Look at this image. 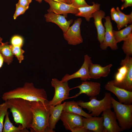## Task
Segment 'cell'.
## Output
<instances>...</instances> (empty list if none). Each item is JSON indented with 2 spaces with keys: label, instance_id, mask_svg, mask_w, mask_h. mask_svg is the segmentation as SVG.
Listing matches in <instances>:
<instances>
[{
  "label": "cell",
  "instance_id": "52a82bcc",
  "mask_svg": "<svg viewBox=\"0 0 132 132\" xmlns=\"http://www.w3.org/2000/svg\"><path fill=\"white\" fill-rule=\"evenodd\" d=\"M51 84L55 88V93L52 99L48 102L49 105L55 106L68 99L70 89L68 82H63L56 78H53L52 79Z\"/></svg>",
  "mask_w": 132,
  "mask_h": 132
},
{
  "label": "cell",
  "instance_id": "8d00e7d4",
  "mask_svg": "<svg viewBox=\"0 0 132 132\" xmlns=\"http://www.w3.org/2000/svg\"><path fill=\"white\" fill-rule=\"evenodd\" d=\"M3 62L4 61L3 59L0 54V68H1L2 66L3 65Z\"/></svg>",
  "mask_w": 132,
  "mask_h": 132
},
{
  "label": "cell",
  "instance_id": "44dd1931",
  "mask_svg": "<svg viewBox=\"0 0 132 132\" xmlns=\"http://www.w3.org/2000/svg\"><path fill=\"white\" fill-rule=\"evenodd\" d=\"M92 5L83 6L77 8L78 12L75 15L77 16L83 17L85 18L88 22L90 21L92 18V15L95 12L100 10V4L92 2Z\"/></svg>",
  "mask_w": 132,
  "mask_h": 132
},
{
  "label": "cell",
  "instance_id": "83f0119b",
  "mask_svg": "<svg viewBox=\"0 0 132 132\" xmlns=\"http://www.w3.org/2000/svg\"><path fill=\"white\" fill-rule=\"evenodd\" d=\"M122 49L126 55L131 56L132 55V33L123 41Z\"/></svg>",
  "mask_w": 132,
  "mask_h": 132
},
{
  "label": "cell",
  "instance_id": "e575fe53",
  "mask_svg": "<svg viewBox=\"0 0 132 132\" xmlns=\"http://www.w3.org/2000/svg\"><path fill=\"white\" fill-rule=\"evenodd\" d=\"M122 2H124V3L121 6V9L123 10L128 7L132 6V0H121Z\"/></svg>",
  "mask_w": 132,
  "mask_h": 132
},
{
  "label": "cell",
  "instance_id": "6da1fadb",
  "mask_svg": "<svg viewBox=\"0 0 132 132\" xmlns=\"http://www.w3.org/2000/svg\"><path fill=\"white\" fill-rule=\"evenodd\" d=\"M1 98L5 101L14 98H21L30 102L40 101L44 103L48 101L44 89L37 88L33 83L28 82L25 83L22 87L4 93Z\"/></svg>",
  "mask_w": 132,
  "mask_h": 132
},
{
  "label": "cell",
  "instance_id": "d4e9b609",
  "mask_svg": "<svg viewBox=\"0 0 132 132\" xmlns=\"http://www.w3.org/2000/svg\"><path fill=\"white\" fill-rule=\"evenodd\" d=\"M132 24H131L125 28L121 30H113L114 37L116 43L124 41L132 33Z\"/></svg>",
  "mask_w": 132,
  "mask_h": 132
},
{
  "label": "cell",
  "instance_id": "8992f818",
  "mask_svg": "<svg viewBox=\"0 0 132 132\" xmlns=\"http://www.w3.org/2000/svg\"><path fill=\"white\" fill-rule=\"evenodd\" d=\"M82 117L79 115L63 111L60 119L65 129L72 132H88L83 126Z\"/></svg>",
  "mask_w": 132,
  "mask_h": 132
},
{
  "label": "cell",
  "instance_id": "30bf717a",
  "mask_svg": "<svg viewBox=\"0 0 132 132\" xmlns=\"http://www.w3.org/2000/svg\"><path fill=\"white\" fill-rule=\"evenodd\" d=\"M104 18L105 21L104 23L105 34L103 41L100 44V48L103 50H106L108 47H110L113 50H117L118 47L114 37L110 17L107 16L105 17Z\"/></svg>",
  "mask_w": 132,
  "mask_h": 132
},
{
  "label": "cell",
  "instance_id": "e0dca14e",
  "mask_svg": "<svg viewBox=\"0 0 132 132\" xmlns=\"http://www.w3.org/2000/svg\"><path fill=\"white\" fill-rule=\"evenodd\" d=\"M103 121L102 116H92L89 118L82 117L83 126L89 132H103Z\"/></svg>",
  "mask_w": 132,
  "mask_h": 132
},
{
  "label": "cell",
  "instance_id": "f35d334b",
  "mask_svg": "<svg viewBox=\"0 0 132 132\" xmlns=\"http://www.w3.org/2000/svg\"><path fill=\"white\" fill-rule=\"evenodd\" d=\"M66 3L68 4H71V0H66Z\"/></svg>",
  "mask_w": 132,
  "mask_h": 132
},
{
  "label": "cell",
  "instance_id": "603a6c76",
  "mask_svg": "<svg viewBox=\"0 0 132 132\" xmlns=\"http://www.w3.org/2000/svg\"><path fill=\"white\" fill-rule=\"evenodd\" d=\"M0 54L4 62L8 65L12 62L14 55L12 52L11 44H9L8 43L2 42L0 44Z\"/></svg>",
  "mask_w": 132,
  "mask_h": 132
},
{
  "label": "cell",
  "instance_id": "9c48e42d",
  "mask_svg": "<svg viewBox=\"0 0 132 132\" xmlns=\"http://www.w3.org/2000/svg\"><path fill=\"white\" fill-rule=\"evenodd\" d=\"M49 5L50 7L47 10L48 12L63 14L65 18L67 17V14L72 13L75 15L78 12L77 8L74 7L71 4H68L52 0H44Z\"/></svg>",
  "mask_w": 132,
  "mask_h": 132
},
{
  "label": "cell",
  "instance_id": "7a4b0ae2",
  "mask_svg": "<svg viewBox=\"0 0 132 132\" xmlns=\"http://www.w3.org/2000/svg\"><path fill=\"white\" fill-rule=\"evenodd\" d=\"M48 101L44 103L40 101L30 102L33 114L32 122L29 126L31 132H49L51 106L48 104Z\"/></svg>",
  "mask_w": 132,
  "mask_h": 132
},
{
  "label": "cell",
  "instance_id": "4dcf8cb0",
  "mask_svg": "<svg viewBox=\"0 0 132 132\" xmlns=\"http://www.w3.org/2000/svg\"><path fill=\"white\" fill-rule=\"evenodd\" d=\"M10 42L11 45L12 46L22 47L24 43V39L20 36L15 35L12 37Z\"/></svg>",
  "mask_w": 132,
  "mask_h": 132
},
{
  "label": "cell",
  "instance_id": "1f68e13d",
  "mask_svg": "<svg viewBox=\"0 0 132 132\" xmlns=\"http://www.w3.org/2000/svg\"><path fill=\"white\" fill-rule=\"evenodd\" d=\"M29 7H25L19 5L17 3L16 4V10L13 17L15 20L19 16L24 14Z\"/></svg>",
  "mask_w": 132,
  "mask_h": 132
},
{
  "label": "cell",
  "instance_id": "ba28073f",
  "mask_svg": "<svg viewBox=\"0 0 132 132\" xmlns=\"http://www.w3.org/2000/svg\"><path fill=\"white\" fill-rule=\"evenodd\" d=\"M82 22L81 18L77 19L67 31L63 33L64 38L69 44L75 45L83 43L80 27Z\"/></svg>",
  "mask_w": 132,
  "mask_h": 132
},
{
  "label": "cell",
  "instance_id": "4316f807",
  "mask_svg": "<svg viewBox=\"0 0 132 132\" xmlns=\"http://www.w3.org/2000/svg\"><path fill=\"white\" fill-rule=\"evenodd\" d=\"M118 69V71L115 76L114 79L113 80L114 84L120 83L121 82L124 78L127 72V68L124 65L121 66Z\"/></svg>",
  "mask_w": 132,
  "mask_h": 132
},
{
  "label": "cell",
  "instance_id": "5bb4252c",
  "mask_svg": "<svg viewBox=\"0 0 132 132\" xmlns=\"http://www.w3.org/2000/svg\"><path fill=\"white\" fill-rule=\"evenodd\" d=\"M77 88L79 89V92L68 99L76 98L82 94H85L89 97H95L100 92L101 85L99 83L96 82L83 81L80 85L70 88V89Z\"/></svg>",
  "mask_w": 132,
  "mask_h": 132
},
{
  "label": "cell",
  "instance_id": "7402d4cb",
  "mask_svg": "<svg viewBox=\"0 0 132 132\" xmlns=\"http://www.w3.org/2000/svg\"><path fill=\"white\" fill-rule=\"evenodd\" d=\"M82 108L77 102L73 100L66 102L63 110L67 112L77 114L86 118L92 117L90 114L84 111Z\"/></svg>",
  "mask_w": 132,
  "mask_h": 132
},
{
  "label": "cell",
  "instance_id": "d6986e66",
  "mask_svg": "<svg viewBox=\"0 0 132 132\" xmlns=\"http://www.w3.org/2000/svg\"><path fill=\"white\" fill-rule=\"evenodd\" d=\"M105 15L104 11L100 10L93 14L92 16L97 30V39L100 44L103 42L104 37L105 28L103 24L102 20L104 18Z\"/></svg>",
  "mask_w": 132,
  "mask_h": 132
},
{
  "label": "cell",
  "instance_id": "cb8c5ba5",
  "mask_svg": "<svg viewBox=\"0 0 132 132\" xmlns=\"http://www.w3.org/2000/svg\"><path fill=\"white\" fill-rule=\"evenodd\" d=\"M9 114L8 111L6 115L3 132H29L27 129L24 128L21 124L18 127H16L13 125L10 120Z\"/></svg>",
  "mask_w": 132,
  "mask_h": 132
},
{
  "label": "cell",
  "instance_id": "9a60e30c",
  "mask_svg": "<svg viewBox=\"0 0 132 132\" xmlns=\"http://www.w3.org/2000/svg\"><path fill=\"white\" fill-rule=\"evenodd\" d=\"M120 64L121 66L124 65L127 66V74L121 82L114 84L117 87L132 92V57L126 55L125 58L121 60Z\"/></svg>",
  "mask_w": 132,
  "mask_h": 132
},
{
  "label": "cell",
  "instance_id": "f1b7e54d",
  "mask_svg": "<svg viewBox=\"0 0 132 132\" xmlns=\"http://www.w3.org/2000/svg\"><path fill=\"white\" fill-rule=\"evenodd\" d=\"M8 109L9 106L7 101L0 104V132H2L4 120Z\"/></svg>",
  "mask_w": 132,
  "mask_h": 132
},
{
  "label": "cell",
  "instance_id": "5b68a950",
  "mask_svg": "<svg viewBox=\"0 0 132 132\" xmlns=\"http://www.w3.org/2000/svg\"><path fill=\"white\" fill-rule=\"evenodd\" d=\"M114 109L118 124L123 130H129L132 127V105L120 103L112 97L111 99Z\"/></svg>",
  "mask_w": 132,
  "mask_h": 132
},
{
  "label": "cell",
  "instance_id": "277c9868",
  "mask_svg": "<svg viewBox=\"0 0 132 132\" xmlns=\"http://www.w3.org/2000/svg\"><path fill=\"white\" fill-rule=\"evenodd\" d=\"M112 97L110 93L106 92L104 98L98 100L95 97H90V100L84 102L81 100L77 101V104L82 108L86 109L92 116H98L104 110L112 108Z\"/></svg>",
  "mask_w": 132,
  "mask_h": 132
},
{
  "label": "cell",
  "instance_id": "74e56055",
  "mask_svg": "<svg viewBox=\"0 0 132 132\" xmlns=\"http://www.w3.org/2000/svg\"><path fill=\"white\" fill-rule=\"evenodd\" d=\"M59 2L67 3L66 0H52Z\"/></svg>",
  "mask_w": 132,
  "mask_h": 132
},
{
  "label": "cell",
  "instance_id": "484cf974",
  "mask_svg": "<svg viewBox=\"0 0 132 132\" xmlns=\"http://www.w3.org/2000/svg\"><path fill=\"white\" fill-rule=\"evenodd\" d=\"M116 10L118 12L119 16L118 23L117 24L118 30H119L124 26H126L132 22V12L128 15L126 14L121 11L118 7H116Z\"/></svg>",
  "mask_w": 132,
  "mask_h": 132
},
{
  "label": "cell",
  "instance_id": "7c38bea8",
  "mask_svg": "<svg viewBox=\"0 0 132 132\" xmlns=\"http://www.w3.org/2000/svg\"><path fill=\"white\" fill-rule=\"evenodd\" d=\"M105 89L115 94L119 102L128 105L132 103V92L126 90L115 86L113 80L108 82L105 85Z\"/></svg>",
  "mask_w": 132,
  "mask_h": 132
},
{
  "label": "cell",
  "instance_id": "4fadbf2b",
  "mask_svg": "<svg viewBox=\"0 0 132 132\" xmlns=\"http://www.w3.org/2000/svg\"><path fill=\"white\" fill-rule=\"evenodd\" d=\"M91 58L87 54L84 56L83 63L80 68L75 73L69 75L66 74L63 77L61 80L63 82H68L71 79L77 78H80L83 81L91 79L89 75L88 66L89 64L91 62Z\"/></svg>",
  "mask_w": 132,
  "mask_h": 132
},
{
  "label": "cell",
  "instance_id": "d6a6232c",
  "mask_svg": "<svg viewBox=\"0 0 132 132\" xmlns=\"http://www.w3.org/2000/svg\"><path fill=\"white\" fill-rule=\"evenodd\" d=\"M71 4L77 8L83 6L89 5L85 0H71Z\"/></svg>",
  "mask_w": 132,
  "mask_h": 132
},
{
  "label": "cell",
  "instance_id": "ffe728a7",
  "mask_svg": "<svg viewBox=\"0 0 132 132\" xmlns=\"http://www.w3.org/2000/svg\"><path fill=\"white\" fill-rule=\"evenodd\" d=\"M66 102L55 106H50V114L49 121V132H55L54 129L60 118Z\"/></svg>",
  "mask_w": 132,
  "mask_h": 132
},
{
  "label": "cell",
  "instance_id": "d590c367",
  "mask_svg": "<svg viewBox=\"0 0 132 132\" xmlns=\"http://www.w3.org/2000/svg\"><path fill=\"white\" fill-rule=\"evenodd\" d=\"M32 1V0H19L17 3L21 6L26 7H29Z\"/></svg>",
  "mask_w": 132,
  "mask_h": 132
},
{
  "label": "cell",
  "instance_id": "ab89813d",
  "mask_svg": "<svg viewBox=\"0 0 132 132\" xmlns=\"http://www.w3.org/2000/svg\"><path fill=\"white\" fill-rule=\"evenodd\" d=\"M2 38L0 36V44L2 42Z\"/></svg>",
  "mask_w": 132,
  "mask_h": 132
},
{
  "label": "cell",
  "instance_id": "836d02e7",
  "mask_svg": "<svg viewBox=\"0 0 132 132\" xmlns=\"http://www.w3.org/2000/svg\"><path fill=\"white\" fill-rule=\"evenodd\" d=\"M111 19L114 21L117 24L119 20V16L118 12L114 7L112 8L110 11Z\"/></svg>",
  "mask_w": 132,
  "mask_h": 132
},
{
  "label": "cell",
  "instance_id": "8fae6325",
  "mask_svg": "<svg viewBox=\"0 0 132 132\" xmlns=\"http://www.w3.org/2000/svg\"><path fill=\"white\" fill-rule=\"evenodd\" d=\"M103 118V132H120L124 131L117 121L115 113L111 108L107 109L102 112Z\"/></svg>",
  "mask_w": 132,
  "mask_h": 132
},
{
  "label": "cell",
  "instance_id": "3957f363",
  "mask_svg": "<svg viewBox=\"0 0 132 132\" xmlns=\"http://www.w3.org/2000/svg\"><path fill=\"white\" fill-rule=\"evenodd\" d=\"M6 101L15 123L20 124L24 129L29 128L33 118L31 102L19 98Z\"/></svg>",
  "mask_w": 132,
  "mask_h": 132
},
{
  "label": "cell",
  "instance_id": "ac0fdd59",
  "mask_svg": "<svg viewBox=\"0 0 132 132\" xmlns=\"http://www.w3.org/2000/svg\"><path fill=\"white\" fill-rule=\"evenodd\" d=\"M112 66V64H110L102 67L99 64H93L91 62L88 66L89 75L91 79H98L101 77L108 76Z\"/></svg>",
  "mask_w": 132,
  "mask_h": 132
},
{
  "label": "cell",
  "instance_id": "2e32d148",
  "mask_svg": "<svg viewBox=\"0 0 132 132\" xmlns=\"http://www.w3.org/2000/svg\"><path fill=\"white\" fill-rule=\"evenodd\" d=\"M46 21L52 22L57 25L63 33L66 32L73 21V19L67 21L65 17L53 12H48L44 15Z\"/></svg>",
  "mask_w": 132,
  "mask_h": 132
},
{
  "label": "cell",
  "instance_id": "f546056e",
  "mask_svg": "<svg viewBox=\"0 0 132 132\" xmlns=\"http://www.w3.org/2000/svg\"><path fill=\"white\" fill-rule=\"evenodd\" d=\"M11 45L13 55L17 58L19 62L21 63L24 59L23 54L25 51L22 49V47L13 46L11 44Z\"/></svg>",
  "mask_w": 132,
  "mask_h": 132
}]
</instances>
